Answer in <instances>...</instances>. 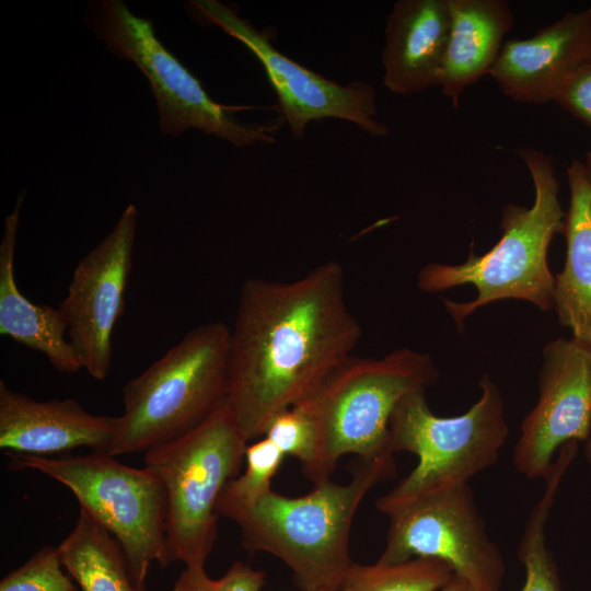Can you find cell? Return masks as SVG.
<instances>
[{
	"label": "cell",
	"instance_id": "3",
	"mask_svg": "<svg viewBox=\"0 0 591 591\" xmlns=\"http://www.w3.org/2000/svg\"><path fill=\"white\" fill-rule=\"evenodd\" d=\"M531 175L535 197L531 207L506 205L501 237L483 255L470 251L461 265L430 263L417 277L428 293L471 283L477 297L470 302L443 303L459 328L475 310L503 299L525 300L542 311L553 309L554 279L547 263L548 246L564 232L566 212L559 200V184L553 158L533 148L517 151Z\"/></svg>",
	"mask_w": 591,
	"mask_h": 591
},
{
	"label": "cell",
	"instance_id": "16",
	"mask_svg": "<svg viewBox=\"0 0 591 591\" xmlns=\"http://www.w3.org/2000/svg\"><path fill=\"white\" fill-rule=\"evenodd\" d=\"M449 34V0L396 1L384 28L385 88L408 95L439 85Z\"/></svg>",
	"mask_w": 591,
	"mask_h": 591
},
{
	"label": "cell",
	"instance_id": "11",
	"mask_svg": "<svg viewBox=\"0 0 591 591\" xmlns=\"http://www.w3.org/2000/svg\"><path fill=\"white\" fill-rule=\"evenodd\" d=\"M189 3L199 16L242 43L260 62L293 138L304 137L311 121L326 118L349 121L374 137L387 135L386 124L378 118L376 93L370 83L340 84L305 68L279 51L265 32L218 0Z\"/></svg>",
	"mask_w": 591,
	"mask_h": 591
},
{
	"label": "cell",
	"instance_id": "25",
	"mask_svg": "<svg viewBox=\"0 0 591 591\" xmlns=\"http://www.w3.org/2000/svg\"><path fill=\"white\" fill-rule=\"evenodd\" d=\"M63 569L58 546L46 545L4 576L0 591H77L73 579Z\"/></svg>",
	"mask_w": 591,
	"mask_h": 591
},
{
	"label": "cell",
	"instance_id": "18",
	"mask_svg": "<svg viewBox=\"0 0 591 591\" xmlns=\"http://www.w3.org/2000/svg\"><path fill=\"white\" fill-rule=\"evenodd\" d=\"M450 34L439 85L456 107L465 89L489 74L512 28L506 0H449Z\"/></svg>",
	"mask_w": 591,
	"mask_h": 591
},
{
	"label": "cell",
	"instance_id": "27",
	"mask_svg": "<svg viewBox=\"0 0 591 591\" xmlns=\"http://www.w3.org/2000/svg\"><path fill=\"white\" fill-rule=\"evenodd\" d=\"M557 105L591 129V61L575 71L558 92Z\"/></svg>",
	"mask_w": 591,
	"mask_h": 591
},
{
	"label": "cell",
	"instance_id": "23",
	"mask_svg": "<svg viewBox=\"0 0 591 591\" xmlns=\"http://www.w3.org/2000/svg\"><path fill=\"white\" fill-rule=\"evenodd\" d=\"M285 456L266 437L248 442L244 456L245 470L229 482L218 507L251 505L271 490V480Z\"/></svg>",
	"mask_w": 591,
	"mask_h": 591
},
{
	"label": "cell",
	"instance_id": "12",
	"mask_svg": "<svg viewBox=\"0 0 591 591\" xmlns=\"http://www.w3.org/2000/svg\"><path fill=\"white\" fill-rule=\"evenodd\" d=\"M137 218V208L128 205L114 229L77 264L59 304L82 369L100 381L112 366V336L124 311Z\"/></svg>",
	"mask_w": 591,
	"mask_h": 591
},
{
	"label": "cell",
	"instance_id": "9",
	"mask_svg": "<svg viewBox=\"0 0 591 591\" xmlns=\"http://www.w3.org/2000/svg\"><path fill=\"white\" fill-rule=\"evenodd\" d=\"M90 24L107 49L134 62L148 79L163 134L178 136L198 129L236 147L276 140L281 123L245 124L234 118V112L250 107L213 101L200 81L160 42L151 21L135 15L123 1L92 2Z\"/></svg>",
	"mask_w": 591,
	"mask_h": 591
},
{
	"label": "cell",
	"instance_id": "22",
	"mask_svg": "<svg viewBox=\"0 0 591 591\" xmlns=\"http://www.w3.org/2000/svg\"><path fill=\"white\" fill-rule=\"evenodd\" d=\"M449 564L432 557L401 563H352L339 591H440L453 575Z\"/></svg>",
	"mask_w": 591,
	"mask_h": 591
},
{
	"label": "cell",
	"instance_id": "4",
	"mask_svg": "<svg viewBox=\"0 0 591 591\" xmlns=\"http://www.w3.org/2000/svg\"><path fill=\"white\" fill-rule=\"evenodd\" d=\"M230 332L222 321L197 326L125 383L111 455L174 440L219 408L228 397Z\"/></svg>",
	"mask_w": 591,
	"mask_h": 591
},
{
	"label": "cell",
	"instance_id": "5",
	"mask_svg": "<svg viewBox=\"0 0 591 591\" xmlns=\"http://www.w3.org/2000/svg\"><path fill=\"white\" fill-rule=\"evenodd\" d=\"M438 376L429 355L409 348L381 359L345 360L299 404L318 436L317 460L309 479L314 485L331 480L346 454L369 459L392 452L389 426L397 403L414 390H427Z\"/></svg>",
	"mask_w": 591,
	"mask_h": 591
},
{
	"label": "cell",
	"instance_id": "10",
	"mask_svg": "<svg viewBox=\"0 0 591 591\" xmlns=\"http://www.w3.org/2000/svg\"><path fill=\"white\" fill-rule=\"evenodd\" d=\"M384 514L390 526L379 560L441 559L478 591H499L503 558L487 534L468 484L427 493Z\"/></svg>",
	"mask_w": 591,
	"mask_h": 591
},
{
	"label": "cell",
	"instance_id": "17",
	"mask_svg": "<svg viewBox=\"0 0 591 591\" xmlns=\"http://www.w3.org/2000/svg\"><path fill=\"white\" fill-rule=\"evenodd\" d=\"M23 200L24 196H19L13 211L5 218L0 243V333L42 352L55 370L73 373L82 367L68 339L61 311L32 302L15 281L14 254Z\"/></svg>",
	"mask_w": 591,
	"mask_h": 591
},
{
	"label": "cell",
	"instance_id": "7",
	"mask_svg": "<svg viewBox=\"0 0 591 591\" xmlns=\"http://www.w3.org/2000/svg\"><path fill=\"white\" fill-rule=\"evenodd\" d=\"M482 395L471 408L453 417L434 415L426 401V390L404 395L391 416L389 447L418 459L413 471L380 497L376 509L392 507L427 493L468 484L479 472L494 465L509 433L499 389L484 374Z\"/></svg>",
	"mask_w": 591,
	"mask_h": 591
},
{
	"label": "cell",
	"instance_id": "26",
	"mask_svg": "<svg viewBox=\"0 0 591 591\" xmlns=\"http://www.w3.org/2000/svg\"><path fill=\"white\" fill-rule=\"evenodd\" d=\"M265 572L240 560L220 578L208 576L205 566H185L171 591H262Z\"/></svg>",
	"mask_w": 591,
	"mask_h": 591
},
{
	"label": "cell",
	"instance_id": "21",
	"mask_svg": "<svg viewBox=\"0 0 591 591\" xmlns=\"http://www.w3.org/2000/svg\"><path fill=\"white\" fill-rule=\"evenodd\" d=\"M572 459L560 453L554 460L544 479L546 488L531 511L519 548V559L525 569L522 591H560L557 567L546 545L545 526L561 478Z\"/></svg>",
	"mask_w": 591,
	"mask_h": 591
},
{
	"label": "cell",
	"instance_id": "15",
	"mask_svg": "<svg viewBox=\"0 0 591 591\" xmlns=\"http://www.w3.org/2000/svg\"><path fill=\"white\" fill-rule=\"evenodd\" d=\"M118 418L89 413L73 398L38 401L0 381V448L7 454L61 455L86 447L109 452Z\"/></svg>",
	"mask_w": 591,
	"mask_h": 591
},
{
	"label": "cell",
	"instance_id": "24",
	"mask_svg": "<svg viewBox=\"0 0 591 591\" xmlns=\"http://www.w3.org/2000/svg\"><path fill=\"white\" fill-rule=\"evenodd\" d=\"M287 456L296 457L309 478L317 460L318 436L311 416L299 405L277 414L264 436Z\"/></svg>",
	"mask_w": 591,
	"mask_h": 591
},
{
	"label": "cell",
	"instance_id": "29",
	"mask_svg": "<svg viewBox=\"0 0 591 591\" xmlns=\"http://www.w3.org/2000/svg\"><path fill=\"white\" fill-rule=\"evenodd\" d=\"M584 455L588 461V463L591 465V432L589 438L587 439L586 447H584Z\"/></svg>",
	"mask_w": 591,
	"mask_h": 591
},
{
	"label": "cell",
	"instance_id": "6",
	"mask_svg": "<svg viewBox=\"0 0 591 591\" xmlns=\"http://www.w3.org/2000/svg\"><path fill=\"white\" fill-rule=\"evenodd\" d=\"M248 441L225 399L189 432L144 452L167 498L169 563L205 566L218 530V503L239 475Z\"/></svg>",
	"mask_w": 591,
	"mask_h": 591
},
{
	"label": "cell",
	"instance_id": "30",
	"mask_svg": "<svg viewBox=\"0 0 591 591\" xmlns=\"http://www.w3.org/2000/svg\"><path fill=\"white\" fill-rule=\"evenodd\" d=\"M583 162H584V165H586V167H587V170H588V172H589V174H590V176H591V147H590V149L587 151L586 158H584V161H583Z\"/></svg>",
	"mask_w": 591,
	"mask_h": 591
},
{
	"label": "cell",
	"instance_id": "19",
	"mask_svg": "<svg viewBox=\"0 0 591 591\" xmlns=\"http://www.w3.org/2000/svg\"><path fill=\"white\" fill-rule=\"evenodd\" d=\"M566 176V260L554 279L553 309L573 338L591 346V176L579 159L570 162Z\"/></svg>",
	"mask_w": 591,
	"mask_h": 591
},
{
	"label": "cell",
	"instance_id": "1",
	"mask_svg": "<svg viewBox=\"0 0 591 591\" xmlns=\"http://www.w3.org/2000/svg\"><path fill=\"white\" fill-rule=\"evenodd\" d=\"M361 335L336 260L293 281L246 279L230 332L227 397L245 439L263 437L277 414L306 399Z\"/></svg>",
	"mask_w": 591,
	"mask_h": 591
},
{
	"label": "cell",
	"instance_id": "2",
	"mask_svg": "<svg viewBox=\"0 0 591 591\" xmlns=\"http://www.w3.org/2000/svg\"><path fill=\"white\" fill-rule=\"evenodd\" d=\"M395 474L393 452L360 459L347 484L332 480L290 497L273 489L245 506H219L236 523L248 552L268 553L292 571L301 590H339L352 565L349 536L356 512L376 484Z\"/></svg>",
	"mask_w": 591,
	"mask_h": 591
},
{
	"label": "cell",
	"instance_id": "14",
	"mask_svg": "<svg viewBox=\"0 0 591 591\" xmlns=\"http://www.w3.org/2000/svg\"><path fill=\"white\" fill-rule=\"evenodd\" d=\"M589 61L591 4L566 12L530 38L503 43L489 76L514 102L542 104L555 102L570 76Z\"/></svg>",
	"mask_w": 591,
	"mask_h": 591
},
{
	"label": "cell",
	"instance_id": "28",
	"mask_svg": "<svg viewBox=\"0 0 591 591\" xmlns=\"http://www.w3.org/2000/svg\"><path fill=\"white\" fill-rule=\"evenodd\" d=\"M440 591H478L467 580L453 573Z\"/></svg>",
	"mask_w": 591,
	"mask_h": 591
},
{
	"label": "cell",
	"instance_id": "8",
	"mask_svg": "<svg viewBox=\"0 0 591 591\" xmlns=\"http://www.w3.org/2000/svg\"><path fill=\"white\" fill-rule=\"evenodd\" d=\"M11 470H34L66 486L80 509L120 545L134 580L146 586L150 565H170L166 547L167 498L160 478L107 452L37 456L7 454Z\"/></svg>",
	"mask_w": 591,
	"mask_h": 591
},
{
	"label": "cell",
	"instance_id": "31",
	"mask_svg": "<svg viewBox=\"0 0 591 591\" xmlns=\"http://www.w3.org/2000/svg\"><path fill=\"white\" fill-rule=\"evenodd\" d=\"M304 591V590H301ZM317 591H339V590H317Z\"/></svg>",
	"mask_w": 591,
	"mask_h": 591
},
{
	"label": "cell",
	"instance_id": "20",
	"mask_svg": "<svg viewBox=\"0 0 591 591\" xmlns=\"http://www.w3.org/2000/svg\"><path fill=\"white\" fill-rule=\"evenodd\" d=\"M58 548L65 570L81 591H148L134 580L117 541L81 509Z\"/></svg>",
	"mask_w": 591,
	"mask_h": 591
},
{
	"label": "cell",
	"instance_id": "13",
	"mask_svg": "<svg viewBox=\"0 0 591 591\" xmlns=\"http://www.w3.org/2000/svg\"><path fill=\"white\" fill-rule=\"evenodd\" d=\"M536 405L524 417L513 465L529 478L545 477L557 450L591 432V346L559 337L543 349Z\"/></svg>",
	"mask_w": 591,
	"mask_h": 591
}]
</instances>
